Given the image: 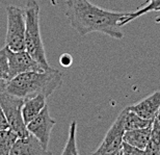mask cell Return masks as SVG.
I'll use <instances>...</instances> for the list:
<instances>
[{
  "instance_id": "9",
  "label": "cell",
  "mask_w": 160,
  "mask_h": 155,
  "mask_svg": "<svg viewBox=\"0 0 160 155\" xmlns=\"http://www.w3.org/2000/svg\"><path fill=\"white\" fill-rule=\"evenodd\" d=\"M42 155L52 154L49 150L44 149L39 140L32 134L28 133L23 137H18L12 145L9 155Z\"/></svg>"
},
{
  "instance_id": "3",
  "label": "cell",
  "mask_w": 160,
  "mask_h": 155,
  "mask_svg": "<svg viewBox=\"0 0 160 155\" xmlns=\"http://www.w3.org/2000/svg\"><path fill=\"white\" fill-rule=\"evenodd\" d=\"M25 12V50L39 63L44 70H49L46 50L40 29V5L37 0H28Z\"/></svg>"
},
{
  "instance_id": "8",
  "label": "cell",
  "mask_w": 160,
  "mask_h": 155,
  "mask_svg": "<svg viewBox=\"0 0 160 155\" xmlns=\"http://www.w3.org/2000/svg\"><path fill=\"white\" fill-rule=\"evenodd\" d=\"M6 53L8 59L9 79L21 73L30 72V71H44L43 67L26 50L12 51L6 47Z\"/></svg>"
},
{
  "instance_id": "12",
  "label": "cell",
  "mask_w": 160,
  "mask_h": 155,
  "mask_svg": "<svg viewBox=\"0 0 160 155\" xmlns=\"http://www.w3.org/2000/svg\"><path fill=\"white\" fill-rule=\"evenodd\" d=\"M151 125L143 128L126 130L124 133L123 141L132 145L134 147L138 148V149L145 151V148L147 147V144L149 142L150 132H151Z\"/></svg>"
},
{
  "instance_id": "5",
  "label": "cell",
  "mask_w": 160,
  "mask_h": 155,
  "mask_svg": "<svg viewBox=\"0 0 160 155\" xmlns=\"http://www.w3.org/2000/svg\"><path fill=\"white\" fill-rule=\"evenodd\" d=\"M23 102L24 99L9 95L5 92L0 94V106L8 123V127L14 133L17 134L18 137H23L29 133L22 117Z\"/></svg>"
},
{
  "instance_id": "21",
  "label": "cell",
  "mask_w": 160,
  "mask_h": 155,
  "mask_svg": "<svg viewBox=\"0 0 160 155\" xmlns=\"http://www.w3.org/2000/svg\"><path fill=\"white\" fill-rule=\"evenodd\" d=\"M6 80H2V79H0V94L3 93L5 91V86H6Z\"/></svg>"
},
{
  "instance_id": "22",
  "label": "cell",
  "mask_w": 160,
  "mask_h": 155,
  "mask_svg": "<svg viewBox=\"0 0 160 155\" xmlns=\"http://www.w3.org/2000/svg\"><path fill=\"white\" fill-rule=\"evenodd\" d=\"M156 12H160V8H158V9H157V11H156Z\"/></svg>"
},
{
  "instance_id": "10",
  "label": "cell",
  "mask_w": 160,
  "mask_h": 155,
  "mask_svg": "<svg viewBox=\"0 0 160 155\" xmlns=\"http://www.w3.org/2000/svg\"><path fill=\"white\" fill-rule=\"evenodd\" d=\"M127 108L140 117L153 120L160 109V91L152 93L151 95L143 98L135 104L127 106Z\"/></svg>"
},
{
  "instance_id": "1",
  "label": "cell",
  "mask_w": 160,
  "mask_h": 155,
  "mask_svg": "<svg viewBox=\"0 0 160 155\" xmlns=\"http://www.w3.org/2000/svg\"><path fill=\"white\" fill-rule=\"evenodd\" d=\"M65 15L71 27L79 35L100 32L122 40L123 21L128 13L104 9L88 0H65Z\"/></svg>"
},
{
  "instance_id": "2",
  "label": "cell",
  "mask_w": 160,
  "mask_h": 155,
  "mask_svg": "<svg viewBox=\"0 0 160 155\" xmlns=\"http://www.w3.org/2000/svg\"><path fill=\"white\" fill-rule=\"evenodd\" d=\"M62 73L56 69L30 71L9 79L4 92L22 99L38 95H45L48 98L62 85Z\"/></svg>"
},
{
  "instance_id": "7",
  "label": "cell",
  "mask_w": 160,
  "mask_h": 155,
  "mask_svg": "<svg viewBox=\"0 0 160 155\" xmlns=\"http://www.w3.org/2000/svg\"><path fill=\"white\" fill-rule=\"evenodd\" d=\"M55 124L56 121L51 117L49 107L46 105L36 118L26 124V128L30 134H32L39 140L44 149L48 150L50 135Z\"/></svg>"
},
{
  "instance_id": "19",
  "label": "cell",
  "mask_w": 160,
  "mask_h": 155,
  "mask_svg": "<svg viewBox=\"0 0 160 155\" xmlns=\"http://www.w3.org/2000/svg\"><path fill=\"white\" fill-rule=\"evenodd\" d=\"M72 63H73V57L69 53H63L59 57V64L65 68H69L72 65Z\"/></svg>"
},
{
  "instance_id": "11",
  "label": "cell",
  "mask_w": 160,
  "mask_h": 155,
  "mask_svg": "<svg viewBox=\"0 0 160 155\" xmlns=\"http://www.w3.org/2000/svg\"><path fill=\"white\" fill-rule=\"evenodd\" d=\"M47 105V97L45 95H38L31 98L24 99L23 106H22V117L25 124L37 117Z\"/></svg>"
},
{
  "instance_id": "13",
  "label": "cell",
  "mask_w": 160,
  "mask_h": 155,
  "mask_svg": "<svg viewBox=\"0 0 160 155\" xmlns=\"http://www.w3.org/2000/svg\"><path fill=\"white\" fill-rule=\"evenodd\" d=\"M126 115H125V130H132V129H138L148 127L152 124L153 120L145 119L140 116L136 115L135 112L129 111L126 107Z\"/></svg>"
},
{
  "instance_id": "16",
  "label": "cell",
  "mask_w": 160,
  "mask_h": 155,
  "mask_svg": "<svg viewBox=\"0 0 160 155\" xmlns=\"http://www.w3.org/2000/svg\"><path fill=\"white\" fill-rule=\"evenodd\" d=\"M76 127H77L76 121L71 122V124H70V129H69L70 131H69L68 142H67L66 146L62 152V155H67V154L77 155L78 154L77 146H76Z\"/></svg>"
},
{
  "instance_id": "14",
  "label": "cell",
  "mask_w": 160,
  "mask_h": 155,
  "mask_svg": "<svg viewBox=\"0 0 160 155\" xmlns=\"http://www.w3.org/2000/svg\"><path fill=\"white\" fill-rule=\"evenodd\" d=\"M145 6H142V8L137 9V11L133 12V13H128V15L126 16V18L124 19L123 21V26L126 25L129 22L135 20L136 18L140 17V16L147 14V13L150 12H156L157 9L160 8V0H148V4H143Z\"/></svg>"
},
{
  "instance_id": "18",
  "label": "cell",
  "mask_w": 160,
  "mask_h": 155,
  "mask_svg": "<svg viewBox=\"0 0 160 155\" xmlns=\"http://www.w3.org/2000/svg\"><path fill=\"white\" fill-rule=\"evenodd\" d=\"M140 154H145V151L138 148L132 146V145L126 143L123 141L122 144V150H121V155H140Z\"/></svg>"
},
{
  "instance_id": "6",
  "label": "cell",
  "mask_w": 160,
  "mask_h": 155,
  "mask_svg": "<svg viewBox=\"0 0 160 155\" xmlns=\"http://www.w3.org/2000/svg\"><path fill=\"white\" fill-rule=\"evenodd\" d=\"M126 108L122 111L117 117L110 128L108 129L106 135L100 146L95 150L92 154L98 155H121L122 144H123V137L125 133V115Z\"/></svg>"
},
{
  "instance_id": "20",
  "label": "cell",
  "mask_w": 160,
  "mask_h": 155,
  "mask_svg": "<svg viewBox=\"0 0 160 155\" xmlns=\"http://www.w3.org/2000/svg\"><path fill=\"white\" fill-rule=\"evenodd\" d=\"M8 123L5 119V116L3 114V111L0 106V130H4V129H8Z\"/></svg>"
},
{
  "instance_id": "17",
  "label": "cell",
  "mask_w": 160,
  "mask_h": 155,
  "mask_svg": "<svg viewBox=\"0 0 160 155\" xmlns=\"http://www.w3.org/2000/svg\"><path fill=\"white\" fill-rule=\"evenodd\" d=\"M0 79L6 80V81L9 79L8 59L5 46L0 49Z\"/></svg>"
},
{
  "instance_id": "4",
  "label": "cell",
  "mask_w": 160,
  "mask_h": 155,
  "mask_svg": "<svg viewBox=\"0 0 160 155\" xmlns=\"http://www.w3.org/2000/svg\"><path fill=\"white\" fill-rule=\"evenodd\" d=\"M5 45L12 51L25 50V12L16 5H8Z\"/></svg>"
},
{
  "instance_id": "15",
  "label": "cell",
  "mask_w": 160,
  "mask_h": 155,
  "mask_svg": "<svg viewBox=\"0 0 160 155\" xmlns=\"http://www.w3.org/2000/svg\"><path fill=\"white\" fill-rule=\"evenodd\" d=\"M17 138V134L9 128L0 130V155H9V151Z\"/></svg>"
},
{
  "instance_id": "23",
  "label": "cell",
  "mask_w": 160,
  "mask_h": 155,
  "mask_svg": "<svg viewBox=\"0 0 160 155\" xmlns=\"http://www.w3.org/2000/svg\"><path fill=\"white\" fill-rule=\"evenodd\" d=\"M158 155H160V148H159V152H158Z\"/></svg>"
}]
</instances>
